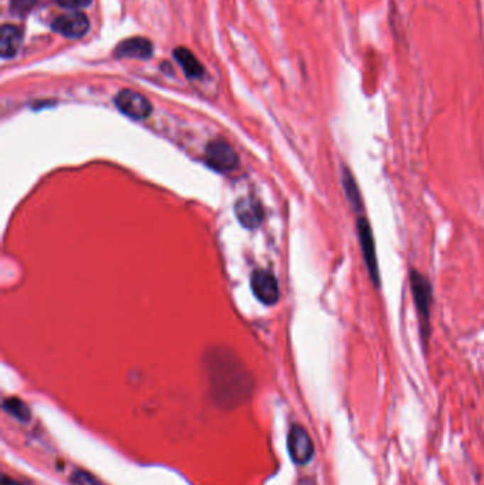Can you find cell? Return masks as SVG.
<instances>
[{
  "mask_svg": "<svg viewBox=\"0 0 484 485\" xmlns=\"http://www.w3.org/2000/svg\"><path fill=\"white\" fill-rule=\"evenodd\" d=\"M37 0H13V9L17 11H27Z\"/></svg>",
  "mask_w": 484,
  "mask_h": 485,
  "instance_id": "2e32d148",
  "label": "cell"
},
{
  "mask_svg": "<svg viewBox=\"0 0 484 485\" xmlns=\"http://www.w3.org/2000/svg\"><path fill=\"white\" fill-rule=\"evenodd\" d=\"M409 284L413 303L419 316L420 336L423 345H427L430 336V309L433 303V288L429 278L416 268L409 271Z\"/></svg>",
  "mask_w": 484,
  "mask_h": 485,
  "instance_id": "6da1fadb",
  "label": "cell"
},
{
  "mask_svg": "<svg viewBox=\"0 0 484 485\" xmlns=\"http://www.w3.org/2000/svg\"><path fill=\"white\" fill-rule=\"evenodd\" d=\"M23 43V33L13 24H3L0 31V54L4 60L13 58Z\"/></svg>",
  "mask_w": 484,
  "mask_h": 485,
  "instance_id": "8fae6325",
  "label": "cell"
},
{
  "mask_svg": "<svg viewBox=\"0 0 484 485\" xmlns=\"http://www.w3.org/2000/svg\"><path fill=\"white\" fill-rule=\"evenodd\" d=\"M1 485H21V484L17 482L16 479L7 476V475H3V484Z\"/></svg>",
  "mask_w": 484,
  "mask_h": 485,
  "instance_id": "e0dca14e",
  "label": "cell"
},
{
  "mask_svg": "<svg viewBox=\"0 0 484 485\" xmlns=\"http://www.w3.org/2000/svg\"><path fill=\"white\" fill-rule=\"evenodd\" d=\"M116 108L129 118L145 119L152 112V105L141 92L133 89H122L115 95L114 99Z\"/></svg>",
  "mask_w": 484,
  "mask_h": 485,
  "instance_id": "277c9868",
  "label": "cell"
},
{
  "mask_svg": "<svg viewBox=\"0 0 484 485\" xmlns=\"http://www.w3.org/2000/svg\"><path fill=\"white\" fill-rule=\"evenodd\" d=\"M250 285L254 296L264 305H273L278 301L280 289L277 278L267 269H257L251 274Z\"/></svg>",
  "mask_w": 484,
  "mask_h": 485,
  "instance_id": "52a82bcc",
  "label": "cell"
},
{
  "mask_svg": "<svg viewBox=\"0 0 484 485\" xmlns=\"http://www.w3.org/2000/svg\"><path fill=\"white\" fill-rule=\"evenodd\" d=\"M92 0H57V3L68 10H77L88 6Z\"/></svg>",
  "mask_w": 484,
  "mask_h": 485,
  "instance_id": "9a60e30c",
  "label": "cell"
},
{
  "mask_svg": "<svg viewBox=\"0 0 484 485\" xmlns=\"http://www.w3.org/2000/svg\"><path fill=\"white\" fill-rule=\"evenodd\" d=\"M3 407H4V410L7 413H10L13 417H16L20 421H28L30 420L31 413H30L28 406L23 400H20L17 397L6 398L4 403H3Z\"/></svg>",
  "mask_w": 484,
  "mask_h": 485,
  "instance_id": "4fadbf2b",
  "label": "cell"
},
{
  "mask_svg": "<svg viewBox=\"0 0 484 485\" xmlns=\"http://www.w3.org/2000/svg\"><path fill=\"white\" fill-rule=\"evenodd\" d=\"M234 211H236L238 221L247 228L257 227L263 221L261 204L253 197H243L237 200L234 206Z\"/></svg>",
  "mask_w": 484,
  "mask_h": 485,
  "instance_id": "9c48e42d",
  "label": "cell"
},
{
  "mask_svg": "<svg viewBox=\"0 0 484 485\" xmlns=\"http://www.w3.org/2000/svg\"><path fill=\"white\" fill-rule=\"evenodd\" d=\"M153 54L152 41L145 37H132L121 41L114 50V55L118 58H139L146 60Z\"/></svg>",
  "mask_w": 484,
  "mask_h": 485,
  "instance_id": "ba28073f",
  "label": "cell"
},
{
  "mask_svg": "<svg viewBox=\"0 0 484 485\" xmlns=\"http://www.w3.org/2000/svg\"><path fill=\"white\" fill-rule=\"evenodd\" d=\"M341 180H342V189L346 197V201L351 207V210L359 216H362L363 211V200H362V194L358 186V182L353 176V173L351 172V169L345 165H342V174H341Z\"/></svg>",
  "mask_w": 484,
  "mask_h": 485,
  "instance_id": "30bf717a",
  "label": "cell"
},
{
  "mask_svg": "<svg viewBox=\"0 0 484 485\" xmlns=\"http://www.w3.org/2000/svg\"><path fill=\"white\" fill-rule=\"evenodd\" d=\"M89 28L88 17L78 10H72L64 13L54 18L51 23V30L67 37V38H79L85 35Z\"/></svg>",
  "mask_w": 484,
  "mask_h": 485,
  "instance_id": "5b68a950",
  "label": "cell"
},
{
  "mask_svg": "<svg viewBox=\"0 0 484 485\" xmlns=\"http://www.w3.org/2000/svg\"><path fill=\"white\" fill-rule=\"evenodd\" d=\"M173 57L179 62L183 72L189 78H202L203 77L204 68L190 50H187L185 47H177L173 51Z\"/></svg>",
  "mask_w": 484,
  "mask_h": 485,
  "instance_id": "7c38bea8",
  "label": "cell"
},
{
  "mask_svg": "<svg viewBox=\"0 0 484 485\" xmlns=\"http://www.w3.org/2000/svg\"><path fill=\"white\" fill-rule=\"evenodd\" d=\"M287 441H288L287 444H288L290 457L295 464L304 465L312 458L314 442L304 427L292 425L288 433Z\"/></svg>",
  "mask_w": 484,
  "mask_h": 485,
  "instance_id": "8992f818",
  "label": "cell"
},
{
  "mask_svg": "<svg viewBox=\"0 0 484 485\" xmlns=\"http://www.w3.org/2000/svg\"><path fill=\"white\" fill-rule=\"evenodd\" d=\"M356 235L362 252V258L369 275L370 282L378 289L380 286V271L376 257V244L373 237V230L369 220L362 214L356 217Z\"/></svg>",
  "mask_w": 484,
  "mask_h": 485,
  "instance_id": "7a4b0ae2",
  "label": "cell"
},
{
  "mask_svg": "<svg viewBox=\"0 0 484 485\" xmlns=\"http://www.w3.org/2000/svg\"><path fill=\"white\" fill-rule=\"evenodd\" d=\"M204 160L209 167L219 173H227L237 167L238 156L224 140H211L206 146Z\"/></svg>",
  "mask_w": 484,
  "mask_h": 485,
  "instance_id": "3957f363",
  "label": "cell"
},
{
  "mask_svg": "<svg viewBox=\"0 0 484 485\" xmlns=\"http://www.w3.org/2000/svg\"><path fill=\"white\" fill-rule=\"evenodd\" d=\"M71 481L75 485H99L97 478H94L92 475H89L88 472H84V471H75L71 476Z\"/></svg>",
  "mask_w": 484,
  "mask_h": 485,
  "instance_id": "5bb4252c",
  "label": "cell"
}]
</instances>
